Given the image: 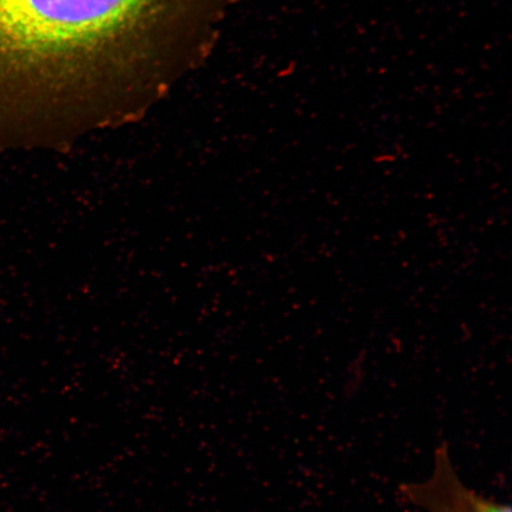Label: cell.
<instances>
[{"mask_svg":"<svg viewBox=\"0 0 512 512\" xmlns=\"http://www.w3.org/2000/svg\"><path fill=\"white\" fill-rule=\"evenodd\" d=\"M400 491L406 501L427 512H512L510 505L479 495L463 483L446 444L435 450L432 476L401 485Z\"/></svg>","mask_w":512,"mask_h":512,"instance_id":"2","label":"cell"},{"mask_svg":"<svg viewBox=\"0 0 512 512\" xmlns=\"http://www.w3.org/2000/svg\"><path fill=\"white\" fill-rule=\"evenodd\" d=\"M232 0H0V108L50 125L133 117L203 57Z\"/></svg>","mask_w":512,"mask_h":512,"instance_id":"1","label":"cell"}]
</instances>
